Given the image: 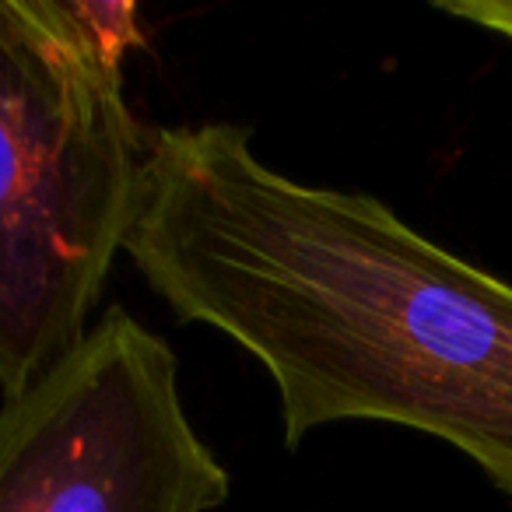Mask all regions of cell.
<instances>
[{"label":"cell","instance_id":"6da1fadb","mask_svg":"<svg viewBox=\"0 0 512 512\" xmlns=\"http://www.w3.org/2000/svg\"><path fill=\"white\" fill-rule=\"evenodd\" d=\"M123 253L179 320L264 365L288 449L386 421L460 449L512 502V285L383 200L271 169L235 123L151 130Z\"/></svg>","mask_w":512,"mask_h":512},{"label":"cell","instance_id":"3957f363","mask_svg":"<svg viewBox=\"0 0 512 512\" xmlns=\"http://www.w3.org/2000/svg\"><path fill=\"white\" fill-rule=\"evenodd\" d=\"M228 470L179 400L176 351L123 306L0 407V512H211Z\"/></svg>","mask_w":512,"mask_h":512},{"label":"cell","instance_id":"7a4b0ae2","mask_svg":"<svg viewBox=\"0 0 512 512\" xmlns=\"http://www.w3.org/2000/svg\"><path fill=\"white\" fill-rule=\"evenodd\" d=\"M151 130L88 0H0V393L88 334L141 204Z\"/></svg>","mask_w":512,"mask_h":512},{"label":"cell","instance_id":"277c9868","mask_svg":"<svg viewBox=\"0 0 512 512\" xmlns=\"http://www.w3.org/2000/svg\"><path fill=\"white\" fill-rule=\"evenodd\" d=\"M435 8L453 18H463V22L477 25V29L512 39V0H439Z\"/></svg>","mask_w":512,"mask_h":512}]
</instances>
